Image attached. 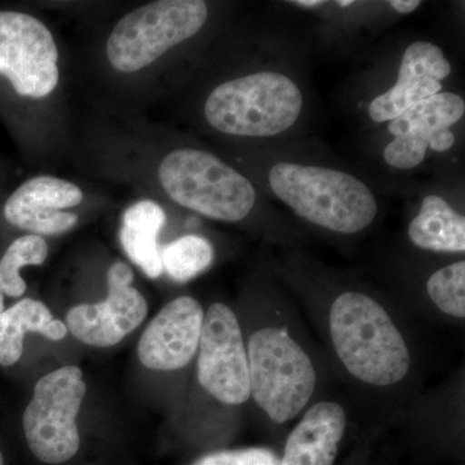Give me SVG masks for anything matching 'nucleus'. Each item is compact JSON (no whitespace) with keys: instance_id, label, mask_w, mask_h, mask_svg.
<instances>
[{"instance_id":"f257e3e1","label":"nucleus","mask_w":465,"mask_h":465,"mask_svg":"<svg viewBox=\"0 0 465 465\" xmlns=\"http://www.w3.org/2000/svg\"><path fill=\"white\" fill-rule=\"evenodd\" d=\"M330 333L342 365L358 381L390 387L409 372L410 351L402 333L366 293L349 291L333 302Z\"/></svg>"},{"instance_id":"f03ea898","label":"nucleus","mask_w":465,"mask_h":465,"mask_svg":"<svg viewBox=\"0 0 465 465\" xmlns=\"http://www.w3.org/2000/svg\"><path fill=\"white\" fill-rule=\"evenodd\" d=\"M268 183L275 197L312 224L341 234L365 231L378 215V200L362 180L335 168L280 162Z\"/></svg>"},{"instance_id":"7ed1b4c3","label":"nucleus","mask_w":465,"mask_h":465,"mask_svg":"<svg viewBox=\"0 0 465 465\" xmlns=\"http://www.w3.org/2000/svg\"><path fill=\"white\" fill-rule=\"evenodd\" d=\"M302 108L304 96L290 76L262 70L217 85L208 94L204 116L219 133L259 139L286 133Z\"/></svg>"},{"instance_id":"20e7f679","label":"nucleus","mask_w":465,"mask_h":465,"mask_svg":"<svg viewBox=\"0 0 465 465\" xmlns=\"http://www.w3.org/2000/svg\"><path fill=\"white\" fill-rule=\"evenodd\" d=\"M158 177L171 200L208 219L237 223L255 207L252 183L204 150L182 148L168 153L159 164Z\"/></svg>"},{"instance_id":"39448f33","label":"nucleus","mask_w":465,"mask_h":465,"mask_svg":"<svg viewBox=\"0 0 465 465\" xmlns=\"http://www.w3.org/2000/svg\"><path fill=\"white\" fill-rule=\"evenodd\" d=\"M250 396L274 423L292 420L316 390L317 374L304 349L283 329L265 327L250 338Z\"/></svg>"},{"instance_id":"423d86ee","label":"nucleus","mask_w":465,"mask_h":465,"mask_svg":"<svg viewBox=\"0 0 465 465\" xmlns=\"http://www.w3.org/2000/svg\"><path fill=\"white\" fill-rule=\"evenodd\" d=\"M207 18L208 5L202 0L149 3L118 21L106 43V56L116 72H140L200 33Z\"/></svg>"},{"instance_id":"0eeeda50","label":"nucleus","mask_w":465,"mask_h":465,"mask_svg":"<svg viewBox=\"0 0 465 465\" xmlns=\"http://www.w3.org/2000/svg\"><path fill=\"white\" fill-rule=\"evenodd\" d=\"M85 393L84 372L76 366L61 367L36 382L23 415L34 457L47 464L66 463L75 457L81 446L76 418Z\"/></svg>"},{"instance_id":"6e6552de","label":"nucleus","mask_w":465,"mask_h":465,"mask_svg":"<svg viewBox=\"0 0 465 465\" xmlns=\"http://www.w3.org/2000/svg\"><path fill=\"white\" fill-rule=\"evenodd\" d=\"M56 42L32 15L0 11V75L20 96L45 99L60 81Z\"/></svg>"},{"instance_id":"1a4fd4ad","label":"nucleus","mask_w":465,"mask_h":465,"mask_svg":"<svg viewBox=\"0 0 465 465\" xmlns=\"http://www.w3.org/2000/svg\"><path fill=\"white\" fill-rule=\"evenodd\" d=\"M198 381L224 405H242L250 399L249 357L237 316L228 305L208 308L198 345Z\"/></svg>"},{"instance_id":"9d476101","label":"nucleus","mask_w":465,"mask_h":465,"mask_svg":"<svg viewBox=\"0 0 465 465\" xmlns=\"http://www.w3.org/2000/svg\"><path fill=\"white\" fill-rule=\"evenodd\" d=\"M134 272L124 262H116L108 272V296L96 304L70 309L66 327L79 341L97 348H109L124 341L143 322L148 302L134 289Z\"/></svg>"},{"instance_id":"9b49d317","label":"nucleus","mask_w":465,"mask_h":465,"mask_svg":"<svg viewBox=\"0 0 465 465\" xmlns=\"http://www.w3.org/2000/svg\"><path fill=\"white\" fill-rule=\"evenodd\" d=\"M203 318V308L191 296L168 302L140 338V362L157 371H176L189 365L198 351Z\"/></svg>"},{"instance_id":"f8f14e48","label":"nucleus","mask_w":465,"mask_h":465,"mask_svg":"<svg viewBox=\"0 0 465 465\" xmlns=\"http://www.w3.org/2000/svg\"><path fill=\"white\" fill-rule=\"evenodd\" d=\"M84 192L75 183L54 176L27 180L5 202V216L12 225L35 235L70 231L78 223L66 208L79 206Z\"/></svg>"},{"instance_id":"ddd939ff","label":"nucleus","mask_w":465,"mask_h":465,"mask_svg":"<svg viewBox=\"0 0 465 465\" xmlns=\"http://www.w3.org/2000/svg\"><path fill=\"white\" fill-rule=\"evenodd\" d=\"M451 64L439 45L419 41L406 48L396 84L370 103L369 115L376 124L391 122L419 101L440 94V81L451 74Z\"/></svg>"},{"instance_id":"4468645a","label":"nucleus","mask_w":465,"mask_h":465,"mask_svg":"<svg viewBox=\"0 0 465 465\" xmlns=\"http://www.w3.org/2000/svg\"><path fill=\"white\" fill-rule=\"evenodd\" d=\"M345 428L347 414L339 403L312 406L290 434L281 465H332Z\"/></svg>"},{"instance_id":"2eb2a0df","label":"nucleus","mask_w":465,"mask_h":465,"mask_svg":"<svg viewBox=\"0 0 465 465\" xmlns=\"http://www.w3.org/2000/svg\"><path fill=\"white\" fill-rule=\"evenodd\" d=\"M164 223L166 213L163 208L154 201L143 200L125 210L119 231L124 252L152 280L163 273L158 237Z\"/></svg>"},{"instance_id":"dca6fc26","label":"nucleus","mask_w":465,"mask_h":465,"mask_svg":"<svg viewBox=\"0 0 465 465\" xmlns=\"http://www.w3.org/2000/svg\"><path fill=\"white\" fill-rule=\"evenodd\" d=\"M66 324L54 316L42 302L24 299L0 314V366H14L24 353V336L38 332L50 341H63Z\"/></svg>"},{"instance_id":"f3484780","label":"nucleus","mask_w":465,"mask_h":465,"mask_svg":"<svg viewBox=\"0 0 465 465\" xmlns=\"http://www.w3.org/2000/svg\"><path fill=\"white\" fill-rule=\"evenodd\" d=\"M409 238L419 249L463 253L465 219L440 195L430 194L409 225Z\"/></svg>"},{"instance_id":"a211bd4d","label":"nucleus","mask_w":465,"mask_h":465,"mask_svg":"<svg viewBox=\"0 0 465 465\" xmlns=\"http://www.w3.org/2000/svg\"><path fill=\"white\" fill-rule=\"evenodd\" d=\"M464 114L463 97L452 92H440L419 101L402 114L391 119L388 131L394 137L414 134L430 143L433 134L451 128L463 119Z\"/></svg>"},{"instance_id":"6ab92c4d","label":"nucleus","mask_w":465,"mask_h":465,"mask_svg":"<svg viewBox=\"0 0 465 465\" xmlns=\"http://www.w3.org/2000/svg\"><path fill=\"white\" fill-rule=\"evenodd\" d=\"M213 244L200 235H183L171 242L161 252L163 271L180 283L189 282L202 272L210 268L213 262Z\"/></svg>"},{"instance_id":"aec40b11","label":"nucleus","mask_w":465,"mask_h":465,"mask_svg":"<svg viewBox=\"0 0 465 465\" xmlns=\"http://www.w3.org/2000/svg\"><path fill=\"white\" fill-rule=\"evenodd\" d=\"M48 256L47 242L41 235L27 234L12 242L0 260V287L11 298L23 296L26 282L21 277V268L41 265Z\"/></svg>"},{"instance_id":"412c9836","label":"nucleus","mask_w":465,"mask_h":465,"mask_svg":"<svg viewBox=\"0 0 465 465\" xmlns=\"http://www.w3.org/2000/svg\"><path fill=\"white\" fill-rule=\"evenodd\" d=\"M428 295L440 311L455 318L465 317V262L445 266L430 275Z\"/></svg>"},{"instance_id":"4be33fe9","label":"nucleus","mask_w":465,"mask_h":465,"mask_svg":"<svg viewBox=\"0 0 465 465\" xmlns=\"http://www.w3.org/2000/svg\"><path fill=\"white\" fill-rule=\"evenodd\" d=\"M430 149V140L414 134L394 137L384 150V159L388 166L397 170L409 171L423 163Z\"/></svg>"},{"instance_id":"5701e85b","label":"nucleus","mask_w":465,"mask_h":465,"mask_svg":"<svg viewBox=\"0 0 465 465\" xmlns=\"http://www.w3.org/2000/svg\"><path fill=\"white\" fill-rule=\"evenodd\" d=\"M193 465H281V459L271 449L250 448L213 452Z\"/></svg>"},{"instance_id":"b1692460","label":"nucleus","mask_w":465,"mask_h":465,"mask_svg":"<svg viewBox=\"0 0 465 465\" xmlns=\"http://www.w3.org/2000/svg\"><path fill=\"white\" fill-rule=\"evenodd\" d=\"M455 143V134L450 128L448 130L437 131L430 137V149L433 152L443 153L451 149Z\"/></svg>"},{"instance_id":"393cba45","label":"nucleus","mask_w":465,"mask_h":465,"mask_svg":"<svg viewBox=\"0 0 465 465\" xmlns=\"http://www.w3.org/2000/svg\"><path fill=\"white\" fill-rule=\"evenodd\" d=\"M388 5H390L394 11L399 12V14L407 15L418 9L421 2H419V0H390Z\"/></svg>"},{"instance_id":"a878e982","label":"nucleus","mask_w":465,"mask_h":465,"mask_svg":"<svg viewBox=\"0 0 465 465\" xmlns=\"http://www.w3.org/2000/svg\"><path fill=\"white\" fill-rule=\"evenodd\" d=\"M292 5H295L296 7L300 8H307V9H314L322 7V5H326L324 0H295V2H291Z\"/></svg>"},{"instance_id":"bb28decb","label":"nucleus","mask_w":465,"mask_h":465,"mask_svg":"<svg viewBox=\"0 0 465 465\" xmlns=\"http://www.w3.org/2000/svg\"><path fill=\"white\" fill-rule=\"evenodd\" d=\"M336 5H338L339 7L345 8L349 7V5H354V2L353 0H338V2H336Z\"/></svg>"},{"instance_id":"cd10ccee","label":"nucleus","mask_w":465,"mask_h":465,"mask_svg":"<svg viewBox=\"0 0 465 465\" xmlns=\"http://www.w3.org/2000/svg\"><path fill=\"white\" fill-rule=\"evenodd\" d=\"M5 311V292H3L2 287H0V314Z\"/></svg>"},{"instance_id":"c85d7f7f","label":"nucleus","mask_w":465,"mask_h":465,"mask_svg":"<svg viewBox=\"0 0 465 465\" xmlns=\"http://www.w3.org/2000/svg\"><path fill=\"white\" fill-rule=\"evenodd\" d=\"M0 465H5V459H3L2 451H0Z\"/></svg>"}]
</instances>
